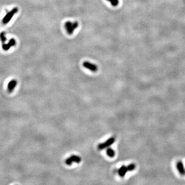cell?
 Listing matches in <instances>:
<instances>
[{"label": "cell", "mask_w": 185, "mask_h": 185, "mask_svg": "<svg viewBox=\"0 0 185 185\" xmlns=\"http://www.w3.org/2000/svg\"><path fill=\"white\" fill-rule=\"evenodd\" d=\"M106 154L110 157H114L115 155V153L112 149L108 148L106 150Z\"/></svg>", "instance_id": "obj_10"}, {"label": "cell", "mask_w": 185, "mask_h": 185, "mask_svg": "<svg viewBox=\"0 0 185 185\" xmlns=\"http://www.w3.org/2000/svg\"><path fill=\"white\" fill-rule=\"evenodd\" d=\"M176 168L177 170L179 172L180 174L182 175H184L185 174V169L183 163L181 161H178L176 164Z\"/></svg>", "instance_id": "obj_8"}, {"label": "cell", "mask_w": 185, "mask_h": 185, "mask_svg": "<svg viewBox=\"0 0 185 185\" xmlns=\"http://www.w3.org/2000/svg\"><path fill=\"white\" fill-rule=\"evenodd\" d=\"M79 26V23L77 21L75 22H71L67 21L64 24L65 29L67 34L69 35H71L73 34L74 31L77 29Z\"/></svg>", "instance_id": "obj_1"}, {"label": "cell", "mask_w": 185, "mask_h": 185, "mask_svg": "<svg viewBox=\"0 0 185 185\" xmlns=\"http://www.w3.org/2000/svg\"><path fill=\"white\" fill-rule=\"evenodd\" d=\"M81 161V159L80 157L77 155H71V156L69 157V158L65 161V163L67 165H71L73 162L76 163H80Z\"/></svg>", "instance_id": "obj_4"}, {"label": "cell", "mask_w": 185, "mask_h": 185, "mask_svg": "<svg viewBox=\"0 0 185 185\" xmlns=\"http://www.w3.org/2000/svg\"><path fill=\"white\" fill-rule=\"evenodd\" d=\"M16 42L14 39H10L8 43H6L4 45H2V48L4 51H8L11 47L14 46V45H16Z\"/></svg>", "instance_id": "obj_6"}, {"label": "cell", "mask_w": 185, "mask_h": 185, "mask_svg": "<svg viewBox=\"0 0 185 185\" xmlns=\"http://www.w3.org/2000/svg\"><path fill=\"white\" fill-rule=\"evenodd\" d=\"M83 66L86 69H89L90 71L93 72H96L97 71L98 67L97 65L90 62L89 61H84L83 63Z\"/></svg>", "instance_id": "obj_5"}, {"label": "cell", "mask_w": 185, "mask_h": 185, "mask_svg": "<svg viewBox=\"0 0 185 185\" xmlns=\"http://www.w3.org/2000/svg\"><path fill=\"white\" fill-rule=\"evenodd\" d=\"M108 1V2H109L110 3V4H111V5L114 7H116V6H118V4H119V0H106Z\"/></svg>", "instance_id": "obj_11"}, {"label": "cell", "mask_w": 185, "mask_h": 185, "mask_svg": "<svg viewBox=\"0 0 185 185\" xmlns=\"http://www.w3.org/2000/svg\"><path fill=\"white\" fill-rule=\"evenodd\" d=\"M127 172H128L127 167L125 166H122L120 167V169H119V170H118V174L120 177H124Z\"/></svg>", "instance_id": "obj_9"}, {"label": "cell", "mask_w": 185, "mask_h": 185, "mask_svg": "<svg viewBox=\"0 0 185 185\" xmlns=\"http://www.w3.org/2000/svg\"><path fill=\"white\" fill-rule=\"evenodd\" d=\"M115 141V139L114 137H111L110 139H109L108 140H106V141L104 142V143H101V144H100L98 146V149L99 150H102L103 149L109 147V146H111Z\"/></svg>", "instance_id": "obj_3"}, {"label": "cell", "mask_w": 185, "mask_h": 185, "mask_svg": "<svg viewBox=\"0 0 185 185\" xmlns=\"http://www.w3.org/2000/svg\"><path fill=\"white\" fill-rule=\"evenodd\" d=\"M17 81L16 80H11L9 83H8V85H7V90L9 92H13V91L14 90V88L16 87V86H17Z\"/></svg>", "instance_id": "obj_7"}, {"label": "cell", "mask_w": 185, "mask_h": 185, "mask_svg": "<svg viewBox=\"0 0 185 185\" xmlns=\"http://www.w3.org/2000/svg\"><path fill=\"white\" fill-rule=\"evenodd\" d=\"M126 167H127L128 171H132L135 169L136 165H135L134 164H131Z\"/></svg>", "instance_id": "obj_12"}, {"label": "cell", "mask_w": 185, "mask_h": 185, "mask_svg": "<svg viewBox=\"0 0 185 185\" xmlns=\"http://www.w3.org/2000/svg\"><path fill=\"white\" fill-rule=\"evenodd\" d=\"M18 8H14L9 12H7V14L5 16L2 20L3 23L4 24H6L9 22L10 20H11V19L13 18V16H14V14L18 12Z\"/></svg>", "instance_id": "obj_2"}]
</instances>
